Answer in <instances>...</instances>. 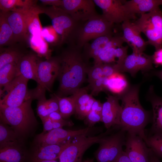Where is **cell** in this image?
I'll return each mask as SVG.
<instances>
[{
    "label": "cell",
    "instance_id": "cell-1",
    "mask_svg": "<svg viewBox=\"0 0 162 162\" xmlns=\"http://www.w3.org/2000/svg\"><path fill=\"white\" fill-rule=\"evenodd\" d=\"M60 69L57 78L59 85L56 94L67 97L76 92L84 82L90 66L84 58L81 49L68 45L58 56Z\"/></svg>",
    "mask_w": 162,
    "mask_h": 162
},
{
    "label": "cell",
    "instance_id": "cell-2",
    "mask_svg": "<svg viewBox=\"0 0 162 162\" xmlns=\"http://www.w3.org/2000/svg\"><path fill=\"white\" fill-rule=\"evenodd\" d=\"M139 86L129 87L117 96L122 101V111L120 127L127 132L134 133L142 137L146 135L145 128L152 119V114L142 106L139 98Z\"/></svg>",
    "mask_w": 162,
    "mask_h": 162
},
{
    "label": "cell",
    "instance_id": "cell-3",
    "mask_svg": "<svg viewBox=\"0 0 162 162\" xmlns=\"http://www.w3.org/2000/svg\"><path fill=\"white\" fill-rule=\"evenodd\" d=\"M33 100L30 98L16 107L0 105V121L9 125L24 142L33 134L38 125L32 107Z\"/></svg>",
    "mask_w": 162,
    "mask_h": 162
},
{
    "label": "cell",
    "instance_id": "cell-4",
    "mask_svg": "<svg viewBox=\"0 0 162 162\" xmlns=\"http://www.w3.org/2000/svg\"><path fill=\"white\" fill-rule=\"evenodd\" d=\"M40 8L42 13L50 18L52 26L60 37L59 45H72L76 32L82 22L76 21L59 7L51 6Z\"/></svg>",
    "mask_w": 162,
    "mask_h": 162
},
{
    "label": "cell",
    "instance_id": "cell-5",
    "mask_svg": "<svg viewBox=\"0 0 162 162\" xmlns=\"http://www.w3.org/2000/svg\"><path fill=\"white\" fill-rule=\"evenodd\" d=\"M127 132L119 126L112 127L100 140L95 152L98 162H113L123 152Z\"/></svg>",
    "mask_w": 162,
    "mask_h": 162
},
{
    "label": "cell",
    "instance_id": "cell-6",
    "mask_svg": "<svg viewBox=\"0 0 162 162\" xmlns=\"http://www.w3.org/2000/svg\"><path fill=\"white\" fill-rule=\"evenodd\" d=\"M114 24L98 14L80 25L76 34L73 44L82 49L84 46L92 39L113 34Z\"/></svg>",
    "mask_w": 162,
    "mask_h": 162
},
{
    "label": "cell",
    "instance_id": "cell-7",
    "mask_svg": "<svg viewBox=\"0 0 162 162\" xmlns=\"http://www.w3.org/2000/svg\"><path fill=\"white\" fill-rule=\"evenodd\" d=\"M60 62L58 56L50 57L44 61L39 60L37 69V85L30 90L33 99L45 96L46 91H50L58 76Z\"/></svg>",
    "mask_w": 162,
    "mask_h": 162
},
{
    "label": "cell",
    "instance_id": "cell-8",
    "mask_svg": "<svg viewBox=\"0 0 162 162\" xmlns=\"http://www.w3.org/2000/svg\"><path fill=\"white\" fill-rule=\"evenodd\" d=\"M141 15L134 23L146 36L148 44L156 51L162 48V12L159 8Z\"/></svg>",
    "mask_w": 162,
    "mask_h": 162
},
{
    "label": "cell",
    "instance_id": "cell-9",
    "mask_svg": "<svg viewBox=\"0 0 162 162\" xmlns=\"http://www.w3.org/2000/svg\"><path fill=\"white\" fill-rule=\"evenodd\" d=\"M109 130L96 136L82 135L71 139L61 152L59 162H82V157L86 151L93 145L98 143Z\"/></svg>",
    "mask_w": 162,
    "mask_h": 162
},
{
    "label": "cell",
    "instance_id": "cell-10",
    "mask_svg": "<svg viewBox=\"0 0 162 162\" xmlns=\"http://www.w3.org/2000/svg\"><path fill=\"white\" fill-rule=\"evenodd\" d=\"M28 80L21 75L17 76L7 87L2 91L7 93L0 100V105L16 107L21 105L29 97L27 88Z\"/></svg>",
    "mask_w": 162,
    "mask_h": 162
},
{
    "label": "cell",
    "instance_id": "cell-11",
    "mask_svg": "<svg viewBox=\"0 0 162 162\" xmlns=\"http://www.w3.org/2000/svg\"><path fill=\"white\" fill-rule=\"evenodd\" d=\"M95 4L102 11V15L107 21L113 24L122 23L136 20V15L130 13L124 5V1L119 0H93Z\"/></svg>",
    "mask_w": 162,
    "mask_h": 162
},
{
    "label": "cell",
    "instance_id": "cell-12",
    "mask_svg": "<svg viewBox=\"0 0 162 162\" xmlns=\"http://www.w3.org/2000/svg\"><path fill=\"white\" fill-rule=\"evenodd\" d=\"M59 8L79 22H85L98 14L92 0H62Z\"/></svg>",
    "mask_w": 162,
    "mask_h": 162
},
{
    "label": "cell",
    "instance_id": "cell-13",
    "mask_svg": "<svg viewBox=\"0 0 162 162\" xmlns=\"http://www.w3.org/2000/svg\"><path fill=\"white\" fill-rule=\"evenodd\" d=\"M125 146L124 152L131 162H149L151 149L141 136L127 132Z\"/></svg>",
    "mask_w": 162,
    "mask_h": 162
},
{
    "label": "cell",
    "instance_id": "cell-14",
    "mask_svg": "<svg viewBox=\"0 0 162 162\" xmlns=\"http://www.w3.org/2000/svg\"><path fill=\"white\" fill-rule=\"evenodd\" d=\"M152 56L143 52H133L128 55L122 63L116 66L118 72H127L134 76L140 70L146 71L153 69Z\"/></svg>",
    "mask_w": 162,
    "mask_h": 162
},
{
    "label": "cell",
    "instance_id": "cell-15",
    "mask_svg": "<svg viewBox=\"0 0 162 162\" xmlns=\"http://www.w3.org/2000/svg\"><path fill=\"white\" fill-rule=\"evenodd\" d=\"M106 99V100L103 104L101 122L108 129L114 126H119L122 107L117 96L109 95Z\"/></svg>",
    "mask_w": 162,
    "mask_h": 162
},
{
    "label": "cell",
    "instance_id": "cell-16",
    "mask_svg": "<svg viewBox=\"0 0 162 162\" xmlns=\"http://www.w3.org/2000/svg\"><path fill=\"white\" fill-rule=\"evenodd\" d=\"M76 134L75 130H65L62 128L53 129L37 135L34 139V144L44 146L60 144L65 142Z\"/></svg>",
    "mask_w": 162,
    "mask_h": 162
},
{
    "label": "cell",
    "instance_id": "cell-17",
    "mask_svg": "<svg viewBox=\"0 0 162 162\" xmlns=\"http://www.w3.org/2000/svg\"><path fill=\"white\" fill-rule=\"evenodd\" d=\"M122 26L123 32L122 37L124 42L131 48L133 52H143L148 43L142 38L141 32L134 22L130 20H126L122 23Z\"/></svg>",
    "mask_w": 162,
    "mask_h": 162
},
{
    "label": "cell",
    "instance_id": "cell-18",
    "mask_svg": "<svg viewBox=\"0 0 162 162\" xmlns=\"http://www.w3.org/2000/svg\"><path fill=\"white\" fill-rule=\"evenodd\" d=\"M71 139L58 144L44 146L34 145L30 152H28L29 160H56L59 159L62 151Z\"/></svg>",
    "mask_w": 162,
    "mask_h": 162
},
{
    "label": "cell",
    "instance_id": "cell-19",
    "mask_svg": "<svg viewBox=\"0 0 162 162\" xmlns=\"http://www.w3.org/2000/svg\"><path fill=\"white\" fill-rule=\"evenodd\" d=\"M4 12L12 30L14 42H21L26 40L29 33L22 14L16 11Z\"/></svg>",
    "mask_w": 162,
    "mask_h": 162
},
{
    "label": "cell",
    "instance_id": "cell-20",
    "mask_svg": "<svg viewBox=\"0 0 162 162\" xmlns=\"http://www.w3.org/2000/svg\"><path fill=\"white\" fill-rule=\"evenodd\" d=\"M87 86L80 88L74 93L75 95V114L78 119L84 120L91 111L92 104L95 100L88 93Z\"/></svg>",
    "mask_w": 162,
    "mask_h": 162
},
{
    "label": "cell",
    "instance_id": "cell-21",
    "mask_svg": "<svg viewBox=\"0 0 162 162\" xmlns=\"http://www.w3.org/2000/svg\"><path fill=\"white\" fill-rule=\"evenodd\" d=\"M12 11L20 13L23 16L26 24L29 33L33 36L41 34L42 30L38 15L42 14L40 7L37 5L31 7L19 8Z\"/></svg>",
    "mask_w": 162,
    "mask_h": 162
},
{
    "label": "cell",
    "instance_id": "cell-22",
    "mask_svg": "<svg viewBox=\"0 0 162 162\" xmlns=\"http://www.w3.org/2000/svg\"><path fill=\"white\" fill-rule=\"evenodd\" d=\"M147 95L152 109L151 134L162 133V97L156 94L153 86L150 87Z\"/></svg>",
    "mask_w": 162,
    "mask_h": 162
},
{
    "label": "cell",
    "instance_id": "cell-23",
    "mask_svg": "<svg viewBox=\"0 0 162 162\" xmlns=\"http://www.w3.org/2000/svg\"><path fill=\"white\" fill-rule=\"evenodd\" d=\"M38 60L34 54H25L17 63V76L37 81L36 71Z\"/></svg>",
    "mask_w": 162,
    "mask_h": 162
},
{
    "label": "cell",
    "instance_id": "cell-24",
    "mask_svg": "<svg viewBox=\"0 0 162 162\" xmlns=\"http://www.w3.org/2000/svg\"><path fill=\"white\" fill-rule=\"evenodd\" d=\"M20 144L0 149V162H28V152Z\"/></svg>",
    "mask_w": 162,
    "mask_h": 162
},
{
    "label": "cell",
    "instance_id": "cell-25",
    "mask_svg": "<svg viewBox=\"0 0 162 162\" xmlns=\"http://www.w3.org/2000/svg\"><path fill=\"white\" fill-rule=\"evenodd\" d=\"M124 5L131 14L141 15L149 13L162 5V0H131L124 2Z\"/></svg>",
    "mask_w": 162,
    "mask_h": 162
},
{
    "label": "cell",
    "instance_id": "cell-26",
    "mask_svg": "<svg viewBox=\"0 0 162 162\" xmlns=\"http://www.w3.org/2000/svg\"><path fill=\"white\" fill-rule=\"evenodd\" d=\"M113 36L112 34L101 36L95 39L91 44H86L82 48V51L85 60L88 62L91 58L94 59Z\"/></svg>",
    "mask_w": 162,
    "mask_h": 162
},
{
    "label": "cell",
    "instance_id": "cell-27",
    "mask_svg": "<svg viewBox=\"0 0 162 162\" xmlns=\"http://www.w3.org/2000/svg\"><path fill=\"white\" fill-rule=\"evenodd\" d=\"M106 88L116 96H119L125 92L129 88L128 81L122 73H114L107 77Z\"/></svg>",
    "mask_w": 162,
    "mask_h": 162
},
{
    "label": "cell",
    "instance_id": "cell-28",
    "mask_svg": "<svg viewBox=\"0 0 162 162\" xmlns=\"http://www.w3.org/2000/svg\"><path fill=\"white\" fill-rule=\"evenodd\" d=\"M24 142L9 125L0 121V149Z\"/></svg>",
    "mask_w": 162,
    "mask_h": 162
},
{
    "label": "cell",
    "instance_id": "cell-29",
    "mask_svg": "<svg viewBox=\"0 0 162 162\" xmlns=\"http://www.w3.org/2000/svg\"><path fill=\"white\" fill-rule=\"evenodd\" d=\"M12 30L8 24L5 13H0V46L11 45L14 43Z\"/></svg>",
    "mask_w": 162,
    "mask_h": 162
},
{
    "label": "cell",
    "instance_id": "cell-30",
    "mask_svg": "<svg viewBox=\"0 0 162 162\" xmlns=\"http://www.w3.org/2000/svg\"><path fill=\"white\" fill-rule=\"evenodd\" d=\"M17 76V63L7 64L0 68L1 89L8 86Z\"/></svg>",
    "mask_w": 162,
    "mask_h": 162
},
{
    "label": "cell",
    "instance_id": "cell-31",
    "mask_svg": "<svg viewBox=\"0 0 162 162\" xmlns=\"http://www.w3.org/2000/svg\"><path fill=\"white\" fill-rule=\"evenodd\" d=\"M57 97L59 103V112L64 119H65L68 118L75 113V93L68 97H59L58 96Z\"/></svg>",
    "mask_w": 162,
    "mask_h": 162
},
{
    "label": "cell",
    "instance_id": "cell-32",
    "mask_svg": "<svg viewBox=\"0 0 162 162\" xmlns=\"http://www.w3.org/2000/svg\"><path fill=\"white\" fill-rule=\"evenodd\" d=\"M37 1L32 0H0L1 11L7 12L19 8L31 7L36 5Z\"/></svg>",
    "mask_w": 162,
    "mask_h": 162
},
{
    "label": "cell",
    "instance_id": "cell-33",
    "mask_svg": "<svg viewBox=\"0 0 162 162\" xmlns=\"http://www.w3.org/2000/svg\"><path fill=\"white\" fill-rule=\"evenodd\" d=\"M19 50L13 48L7 49L0 55V68L5 65L14 62L17 63L25 54Z\"/></svg>",
    "mask_w": 162,
    "mask_h": 162
},
{
    "label": "cell",
    "instance_id": "cell-34",
    "mask_svg": "<svg viewBox=\"0 0 162 162\" xmlns=\"http://www.w3.org/2000/svg\"><path fill=\"white\" fill-rule=\"evenodd\" d=\"M144 141L148 148L158 157L162 158V133L146 135Z\"/></svg>",
    "mask_w": 162,
    "mask_h": 162
},
{
    "label": "cell",
    "instance_id": "cell-35",
    "mask_svg": "<svg viewBox=\"0 0 162 162\" xmlns=\"http://www.w3.org/2000/svg\"><path fill=\"white\" fill-rule=\"evenodd\" d=\"M109 41L106 44L97 57L94 59V64L114 63L116 61L115 51L118 47L112 46Z\"/></svg>",
    "mask_w": 162,
    "mask_h": 162
},
{
    "label": "cell",
    "instance_id": "cell-36",
    "mask_svg": "<svg viewBox=\"0 0 162 162\" xmlns=\"http://www.w3.org/2000/svg\"><path fill=\"white\" fill-rule=\"evenodd\" d=\"M107 79V77L103 76L92 83L89 84L87 86L88 89L91 90L90 94L93 96H96L100 92L107 91L106 88Z\"/></svg>",
    "mask_w": 162,
    "mask_h": 162
},
{
    "label": "cell",
    "instance_id": "cell-37",
    "mask_svg": "<svg viewBox=\"0 0 162 162\" xmlns=\"http://www.w3.org/2000/svg\"><path fill=\"white\" fill-rule=\"evenodd\" d=\"M103 63L94 64L90 66L87 72L88 82L90 84L103 76L102 65Z\"/></svg>",
    "mask_w": 162,
    "mask_h": 162
},
{
    "label": "cell",
    "instance_id": "cell-38",
    "mask_svg": "<svg viewBox=\"0 0 162 162\" xmlns=\"http://www.w3.org/2000/svg\"><path fill=\"white\" fill-rule=\"evenodd\" d=\"M41 34L44 39L49 42L56 43L59 44L61 38L52 26L42 30Z\"/></svg>",
    "mask_w": 162,
    "mask_h": 162
},
{
    "label": "cell",
    "instance_id": "cell-39",
    "mask_svg": "<svg viewBox=\"0 0 162 162\" xmlns=\"http://www.w3.org/2000/svg\"><path fill=\"white\" fill-rule=\"evenodd\" d=\"M45 97L39 98L38 100L36 111L37 114L41 119L47 117L50 114Z\"/></svg>",
    "mask_w": 162,
    "mask_h": 162
},
{
    "label": "cell",
    "instance_id": "cell-40",
    "mask_svg": "<svg viewBox=\"0 0 162 162\" xmlns=\"http://www.w3.org/2000/svg\"><path fill=\"white\" fill-rule=\"evenodd\" d=\"M101 121V113L91 110L84 119V123L88 127H92L95 124Z\"/></svg>",
    "mask_w": 162,
    "mask_h": 162
},
{
    "label": "cell",
    "instance_id": "cell-41",
    "mask_svg": "<svg viewBox=\"0 0 162 162\" xmlns=\"http://www.w3.org/2000/svg\"><path fill=\"white\" fill-rule=\"evenodd\" d=\"M128 49L127 46H122L117 47L115 49L114 52L115 56L116 58H118L116 63L117 66L120 65L127 56Z\"/></svg>",
    "mask_w": 162,
    "mask_h": 162
},
{
    "label": "cell",
    "instance_id": "cell-42",
    "mask_svg": "<svg viewBox=\"0 0 162 162\" xmlns=\"http://www.w3.org/2000/svg\"><path fill=\"white\" fill-rule=\"evenodd\" d=\"M116 63H103L102 69L103 76L108 77L114 73L118 72L116 67Z\"/></svg>",
    "mask_w": 162,
    "mask_h": 162
},
{
    "label": "cell",
    "instance_id": "cell-43",
    "mask_svg": "<svg viewBox=\"0 0 162 162\" xmlns=\"http://www.w3.org/2000/svg\"><path fill=\"white\" fill-rule=\"evenodd\" d=\"M43 126V130L42 133H44L53 129L52 121L47 117L41 119Z\"/></svg>",
    "mask_w": 162,
    "mask_h": 162
},
{
    "label": "cell",
    "instance_id": "cell-44",
    "mask_svg": "<svg viewBox=\"0 0 162 162\" xmlns=\"http://www.w3.org/2000/svg\"><path fill=\"white\" fill-rule=\"evenodd\" d=\"M152 56L153 63L162 66V48L156 51Z\"/></svg>",
    "mask_w": 162,
    "mask_h": 162
},
{
    "label": "cell",
    "instance_id": "cell-45",
    "mask_svg": "<svg viewBox=\"0 0 162 162\" xmlns=\"http://www.w3.org/2000/svg\"><path fill=\"white\" fill-rule=\"evenodd\" d=\"M52 122L53 129L62 128L65 126H71L74 125L72 122L65 119L61 121H52Z\"/></svg>",
    "mask_w": 162,
    "mask_h": 162
},
{
    "label": "cell",
    "instance_id": "cell-46",
    "mask_svg": "<svg viewBox=\"0 0 162 162\" xmlns=\"http://www.w3.org/2000/svg\"><path fill=\"white\" fill-rule=\"evenodd\" d=\"M40 1L44 5L60 7L62 5V0H40Z\"/></svg>",
    "mask_w": 162,
    "mask_h": 162
},
{
    "label": "cell",
    "instance_id": "cell-47",
    "mask_svg": "<svg viewBox=\"0 0 162 162\" xmlns=\"http://www.w3.org/2000/svg\"><path fill=\"white\" fill-rule=\"evenodd\" d=\"M52 121H61L64 119L59 111H56L50 114L47 117Z\"/></svg>",
    "mask_w": 162,
    "mask_h": 162
},
{
    "label": "cell",
    "instance_id": "cell-48",
    "mask_svg": "<svg viewBox=\"0 0 162 162\" xmlns=\"http://www.w3.org/2000/svg\"><path fill=\"white\" fill-rule=\"evenodd\" d=\"M113 162H131L125 152L123 151L119 156Z\"/></svg>",
    "mask_w": 162,
    "mask_h": 162
},
{
    "label": "cell",
    "instance_id": "cell-49",
    "mask_svg": "<svg viewBox=\"0 0 162 162\" xmlns=\"http://www.w3.org/2000/svg\"><path fill=\"white\" fill-rule=\"evenodd\" d=\"M103 104L99 100H95L92 107L91 110L97 111L101 113Z\"/></svg>",
    "mask_w": 162,
    "mask_h": 162
},
{
    "label": "cell",
    "instance_id": "cell-50",
    "mask_svg": "<svg viewBox=\"0 0 162 162\" xmlns=\"http://www.w3.org/2000/svg\"><path fill=\"white\" fill-rule=\"evenodd\" d=\"M149 162H161L159 158L154 153L151 149L149 155Z\"/></svg>",
    "mask_w": 162,
    "mask_h": 162
},
{
    "label": "cell",
    "instance_id": "cell-51",
    "mask_svg": "<svg viewBox=\"0 0 162 162\" xmlns=\"http://www.w3.org/2000/svg\"><path fill=\"white\" fill-rule=\"evenodd\" d=\"M152 74L159 77L162 81V70L155 71L153 72Z\"/></svg>",
    "mask_w": 162,
    "mask_h": 162
},
{
    "label": "cell",
    "instance_id": "cell-52",
    "mask_svg": "<svg viewBox=\"0 0 162 162\" xmlns=\"http://www.w3.org/2000/svg\"><path fill=\"white\" fill-rule=\"evenodd\" d=\"M28 162H58L56 160H29Z\"/></svg>",
    "mask_w": 162,
    "mask_h": 162
},
{
    "label": "cell",
    "instance_id": "cell-53",
    "mask_svg": "<svg viewBox=\"0 0 162 162\" xmlns=\"http://www.w3.org/2000/svg\"><path fill=\"white\" fill-rule=\"evenodd\" d=\"M82 162H94V159H88Z\"/></svg>",
    "mask_w": 162,
    "mask_h": 162
},
{
    "label": "cell",
    "instance_id": "cell-54",
    "mask_svg": "<svg viewBox=\"0 0 162 162\" xmlns=\"http://www.w3.org/2000/svg\"></svg>",
    "mask_w": 162,
    "mask_h": 162
}]
</instances>
